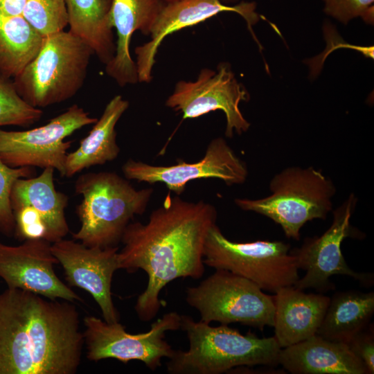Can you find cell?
Here are the masks:
<instances>
[{
	"label": "cell",
	"mask_w": 374,
	"mask_h": 374,
	"mask_svg": "<svg viewBox=\"0 0 374 374\" xmlns=\"http://www.w3.org/2000/svg\"><path fill=\"white\" fill-rule=\"evenodd\" d=\"M26 0H0V13L22 15Z\"/></svg>",
	"instance_id": "cell-30"
},
{
	"label": "cell",
	"mask_w": 374,
	"mask_h": 374,
	"mask_svg": "<svg viewBox=\"0 0 374 374\" xmlns=\"http://www.w3.org/2000/svg\"><path fill=\"white\" fill-rule=\"evenodd\" d=\"M44 36L23 15L0 13V73L15 78L35 57Z\"/></svg>",
	"instance_id": "cell-24"
},
{
	"label": "cell",
	"mask_w": 374,
	"mask_h": 374,
	"mask_svg": "<svg viewBox=\"0 0 374 374\" xmlns=\"http://www.w3.org/2000/svg\"><path fill=\"white\" fill-rule=\"evenodd\" d=\"M249 99L247 91L237 81L230 65L221 63L217 71L202 69L195 81L178 82L166 105L181 112L184 119L222 110L226 121L225 136L232 138L234 132L241 134L250 127L239 107L241 101Z\"/></svg>",
	"instance_id": "cell-12"
},
{
	"label": "cell",
	"mask_w": 374,
	"mask_h": 374,
	"mask_svg": "<svg viewBox=\"0 0 374 374\" xmlns=\"http://www.w3.org/2000/svg\"><path fill=\"white\" fill-rule=\"evenodd\" d=\"M50 242L44 239L27 240L17 246L0 242V278L8 288L31 292L49 299L71 302L82 298L56 275L59 264Z\"/></svg>",
	"instance_id": "cell-15"
},
{
	"label": "cell",
	"mask_w": 374,
	"mask_h": 374,
	"mask_svg": "<svg viewBox=\"0 0 374 374\" xmlns=\"http://www.w3.org/2000/svg\"><path fill=\"white\" fill-rule=\"evenodd\" d=\"M33 167L12 168L0 158V231L6 236L14 235L15 219L10 204L11 191L20 178L34 175Z\"/></svg>",
	"instance_id": "cell-27"
},
{
	"label": "cell",
	"mask_w": 374,
	"mask_h": 374,
	"mask_svg": "<svg viewBox=\"0 0 374 374\" xmlns=\"http://www.w3.org/2000/svg\"><path fill=\"white\" fill-rule=\"evenodd\" d=\"M112 0H65L69 31L80 38L100 61L107 64L114 57Z\"/></svg>",
	"instance_id": "cell-22"
},
{
	"label": "cell",
	"mask_w": 374,
	"mask_h": 374,
	"mask_svg": "<svg viewBox=\"0 0 374 374\" xmlns=\"http://www.w3.org/2000/svg\"><path fill=\"white\" fill-rule=\"evenodd\" d=\"M129 107L122 96L113 97L88 135L80 142L78 148L68 153L65 176L71 177L84 169L115 160L120 148L116 142V125Z\"/></svg>",
	"instance_id": "cell-21"
},
{
	"label": "cell",
	"mask_w": 374,
	"mask_h": 374,
	"mask_svg": "<svg viewBox=\"0 0 374 374\" xmlns=\"http://www.w3.org/2000/svg\"><path fill=\"white\" fill-rule=\"evenodd\" d=\"M93 54L71 31L44 37L35 57L13 79L19 96L29 105L44 108L66 101L82 87Z\"/></svg>",
	"instance_id": "cell-5"
},
{
	"label": "cell",
	"mask_w": 374,
	"mask_h": 374,
	"mask_svg": "<svg viewBox=\"0 0 374 374\" xmlns=\"http://www.w3.org/2000/svg\"><path fill=\"white\" fill-rule=\"evenodd\" d=\"M165 3L163 0L112 1L110 15L117 41L115 54L105 64V71L119 86L139 82L136 64L130 53L132 35L136 30L150 35Z\"/></svg>",
	"instance_id": "cell-18"
},
{
	"label": "cell",
	"mask_w": 374,
	"mask_h": 374,
	"mask_svg": "<svg viewBox=\"0 0 374 374\" xmlns=\"http://www.w3.org/2000/svg\"><path fill=\"white\" fill-rule=\"evenodd\" d=\"M350 350L364 363L368 374L374 373V332L369 324L347 344Z\"/></svg>",
	"instance_id": "cell-29"
},
{
	"label": "cell",
	"mask_w": 374,
	"mask_h": 374,
	"mask_svg": "<svg viewBox=\"0 0 374 374\" xmlns=\"http://www.w3.org/2000/svg\"><path fill=\"white\" fill-rule=\"evenodd\" d=\"M22 15L44 37L68 26L65 0H26Z\"/></svg>",
	"instance_id": "cell-26"
},
{
	"label": "cell",
	"mask_w": 374,
	"mask_h": 374,
	"mask_svg": "<svg viewBox=\"0 0 374 374\" xmlns=\"http://www.w3.org/2000/svg\"><path fill=\"white\" fill-rule=\"evenodd\" d=\"M185 299L199 313L200 320L208 323H239L260 330L274 327V295L227 270L215 269L197 285L187 287Z\"/></svg>",
	"instance_id": "cell-8"
},
{
	"label": "cell",
	"mask_w": 374,
	"mask_h": 374,
	"mask_svg": "<svg viewBox=\"0 0 374 374\" xmlns=\"http://www.w3.org/2000/svg\"><path fill=\"white\" fill-rule=\"evenodd\" d=\"M221 1H225V2H231V1H234L235 0H220Z\"/></svg>",
	"instance_id": "cell-32"
},
{
	"label": "cell",
	"mask_w": 374,
	"mask_h": 374,
	"mask_svg": "<svg viewBox=\"0 0 374 374\" xmlns=\"http://www.w3.org/2000/svg\"><path fill=\"white\" fill-rule=\"evenodd\" d=\"M269 187L271 194L267 197L236 198L235 204L243 211L271 219L280 226L288 238L299 240L305 223L324 220L332 210L335 186L313 167L286 168L272 177Z\"/></svg>",
	"instance_id": "cell-6"
},
{
	"label": "cell",
	"mask_w": 374,
	"mask_h": 374,
	"mask_svg": "<svg viewBox=\"0 0 374 374\" xmlns=\"http://www.w3.org/2000/svg\"><path fill=\"white\" fill-rule=\"evenodd\" d=\"M290 244L281 241H231L215 224L209 229L204 246V263L215 269H224L275 293L294 285L299 278L295 257Z\"/></svg>",
	"instance_id": "cell-7"
},
{
	"label": "cell",
	"mask_w": 374,
	"mask_h": 374,
	"mask_svg": "<svg viewBox=\"0 0 374 374\" xmlns=\"http://www.w3.org/2000/svg\"><path fill=\"white\" fill-rule=\"evenodd\" d=\"M54 172L47 168L38 176L17 179L10 195L12 212L44 224L46 240L51 243L63 239L69 232L65 217L69 197L56 190Z\"/></svg>",
	"instance_id": "cell-17"
},
{
	"label": "cell",
	"mask_w": 374,
	"mask_h": 374,
	"mask_svg": "<svg viewBox=\"0 0 374 374\" xmlns=\"http://www.w3.org/2000/svg\"><path fill=\"white\" fill-rule=\"evenodd\" d=\"M374 313L373 292L349 290L335 293L330 299L317 335L347 344L366 328Z\"/></svg>",
	"instance_id": "cell-23"
},
{
	"label": "cell",
	"mask_w": 374,
	"mask_h": 374,
	"mask_svg": "<svg viewBox=\"0 0 374 374\" xmlns=\"http://www.w3.org/2000/svg\"><path fill=\"white\" fill-rule=\"evenodd\" d=\"M177 1V0H163V1L165 3H170V2H172V1Z\"/></svg>",
	"instance_id": "cell-31"
},
{
	"label": "cell",
	"mask_w": 374,
	"mask_h": 374,
	"mask_svg": "<svg viewBox=\"0 0 374 374\" xmlns=\"http://www.w3.org/2000/svg\"><path fill=\"white\" fill-rule=\"evenodd\" d=\"M274 294V337L281 348L317 335L330 297L305 293L294 285L281 287Z\"/></svg>",
	"instance_id": "cell-19"
},
{
	"label": "cell",
	"mask_w": 374,
	"mask_h": 374,
	"mask_svg": "<svg viewBox=\"0 0 374 374\" xmlns=\"http://www.w3.org/2000/svg\"><path fill=\"white\" fill-rule=\"evenodd\" d=\"M255 10L253 2H242L235 6L225 5L220 0H177L166 3L152 26L151 39L134 50L139 82H149L152 80L157 50L168 35L195 26L222 12H234L241 15L252 33L251 26L259 19Z\"/></svg>",
	"instance_id": "cell-16"
},
{
	"label": "cell",
	"mask_w": 374,
	"mask_h": 374,
	"mask_svg": "<svg viewBox=\"0 0 374 374\" xmlns=\"http://www.w3.org/2000/svg\"><path fill=\"white\" fill-rule=\"evenodd\" d=\"M326 14L342 23L362 17L368 23L373 22L374 0H323Z\"/></svg>",
	"instance_id": "cell-28"
},
{
	"label": "cell",
	"mask_w": 374,
	"mask_h": 374,
	"mask_svg": "<svg viewBox=\"0 0 374 374\" xmlns=\"http://www.w3.org/2000/svg\"><path fill=\"white\" fill-rule=\"evenodd\" d=\"M80 321L73 302L7 288L0 293V374H75Z\"/></svg>",
	"instance_id": "cell-2"
},
{
	"label": "cell",
	"mask_w": 374,
	"mask_h": 374,
	"mask_svg": "<svg viewBox=\"0 0 374 374\" xmlns=\"http://www.w3.org/2000/svg\"><path fill=\"white\" fill-rule=\"evenodd\" d=\"M357 197L354 193L332 211V221L329 228L320 236L308 238L299 248L290 250L295 257L298 269L305 271L294 285L298 289L313 288L322 293L334 289L330 280L333 275H345L364 285L373 284V275L359 273L346 263L341 251L344 240L355 236L350 218L355 211Z\"/></svg>",
	"instance_id": "cell-11"
},
{
	"label": "cell",
	"mask_w": 374,
	"mask_h": 374,
	"mask_svg": "<svg viewBox=\"0 0 374 374\" xmlns=\"http://www.w3.org/2000/svg\"><path fill=\"white\" fill-rule=\"evenodd\" d=\"M216 220L212 204L168 194L146 223L127 226L121 241L123 247L118 253L119 269L128 272L141 269L147 274V286L134 306L141 321H150L157 315L162 305L160 293L169 283L203 276L204 242Z\"/></svg>",
	"instance_id": "cell-1"
},
{
	"label": "cell",
	"mask_w": 374,
	"mask_h": 374,
	"mask_svg": "<svg viewBox=\"0 0 374 374\" xmlns=\"http://www.w3.org/2000/svg\"><path fill=\"white\" fill-rule=\"evenodd\" d=\"M278 362L293 374H368L346 344L318 335L281 348Z\"/></svg>",
	"instance_id": "cell-20"
},
{
	"label": "cell",
	"mask_w": 374,
	"mask_h": 374,
	"mask_svg": "<svg viewBox=\"0 0 374 374\" xmlns=\"http://www.w3.org/2000/svg\"><path fill=\"white\" fill-rule=\"evenodd\" d=\"M42 115L41 109L29 105L19 96L10 78L0 73V127H26L37 122Z\"/></svg>",
	"instance_id": "cell-25"
},
{
	"label": "cell",
	"mask_w": 374,
	"mask_h": 374,
	"mask_svg": "<svg viewBox=\"0 0 374 374\" xmlns=\"http://www.w3.org/2000/svg\"><path fill=\"white\" fill-rule=\"evenodd\" d=\"M122 171L127 179L163 183L177 195L183 193L188 182L195 179L215 178L232 186L244 184L248 177L245 162L222 137L208 143L204 157L199 161L179 160L174 165L155 166L130 159L123 165Z\"/></svg>",
	"instance_id": "cell-13"
},
{
	"label": "cell",
	"mask_w": 374,
	"mask_h": 374,
	"mask_svg": "<svg viewBox=\"0 0 374 374\" xmlns=\"http://www.w3.org/2000/svg\"><path fill=\"white\" fill-rule=\"evenodd\" d=\"M74 190L82 200L76 208L80 226L73 239L100 248L117 246L130 221L145 212L154 191L151 188L136 190L109 171L81 175Z\"/></svg>",
	"instance_id": "cell-4"
},
{
	"label": "cell",
	"mask_w": 374,
	"mask_h": 374,
	"mask_svg": "<svg viewBox=\"0 0 374 374\" xmlns=\"http://www.w3.org/2000/svg\"><path fill=\"white\" fill-rule=\"evenodd\" d=\"M98 119L73 105L46 124L24 131L0 129V158L12 168H51L65 176L67 150L71 141L64 139Z\"/></svg>",
	"instance_id": "cell-10"
},
{
	"label": "cell",
	"mask_w": 374,
	"mask_h": 374,
	"mask_svg": "<svg viewBox=\"0 0 374 374\" xmlns=\"http://www.w3.org/2000/svg\"><path fill=\"white\" fill-rule=\"evenodd\" d=\"M51 250L62 266L68 283L93 296L103 320L118 322L120 316L111 292L113 275L119 269L118 247H89L63 238L52 243Z\"/></svg>",
	"instance_id": "cell-14"
},
{
	"label": "cell",
	"mask_w": 374,
	"mask_h": 374,
	"mask_svg": "<svg viewBox=\"0 0 374 374\" xmlns=\"http://www.w3.org/2000/svg\"><path fill=\"white\" fill-rule=\"evenodd\" d=\"M180 329L189 348L175 350L168 358L170 374H221L240 366L279 365L281 348L274 337L242 335L228 325L211 326L188 315H181Z\"/></svg>",
	"instance_id": "cell-3"
},
{
	"label": "cell",
	"mask_w": 374,
	"mask_h": 374,
	"mask_svg": "<svg viewBox=\"0 0 374 374\" xmlns=\"http://www.w3.org/2000/svg\"><path fill=\"white\" fill-rule=\"evenodd\" d=\"M181 315L172 311L152 323L145 332L131 334L118 322L107 323L94 316L83 319L84 345L90 361L114 358L123 363L138 360L151 371L161 366L175 350L165 339L168 331L180 329Z\"/></svg>",
	"instance_id": "cell-9"
}]
</instances>
